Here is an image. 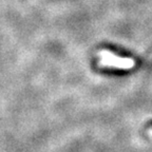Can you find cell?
I'll list each match as a JSON object with an SVG mask.
<instances>
[{"label": "cell", "mask_w": 152, "mask_h": 152, "mask_svg": "<svg viewBox=\"0 0 152 152\" xmlns=\"http://www.w3.org/2000/svg\"><path fill=\"white\" fill-rule=\"evenodd\" d=\"M100 57L99 66H114L117 69H125L128 70L134 66L135 62L132 58L128 57H119L115 54L111 53L108 50H102L98 53Z\"/></svg>", "instance_id": "obj_1"}]
</instances>
